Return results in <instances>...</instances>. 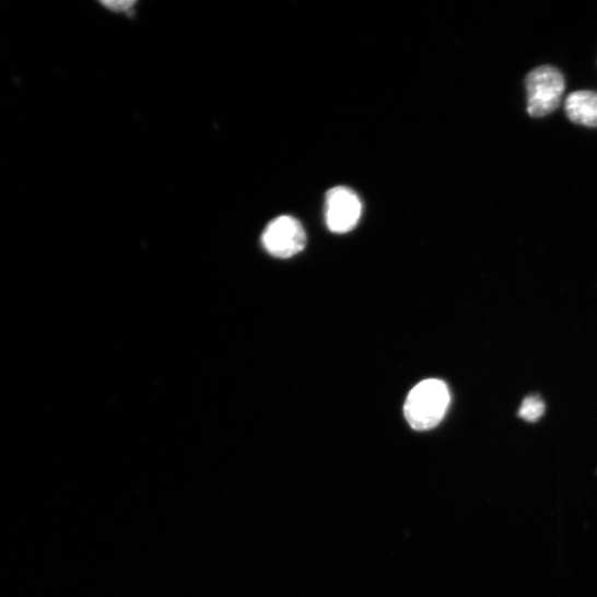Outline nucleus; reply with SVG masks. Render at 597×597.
I'll return each instance as SVG.
<instances>
[{
	"mask_svg": "<svg viewBox=\"0 0 597 597\" xmlns=\"http://www.w3.org/2000/svg\"><path fill=\"white\" fill-rule=\"evenodd\" d=\"M262 244L270 255L291 258L305 249L307 235L301 222L291 216H280L268 224Z\"/></svg>",
	"mask_w": 597,
	"mask_h": 597,
	"instance_id": "obj_3",
	"label": "nucleus"
},
{
	"mask_svg": "<svg viewBox=\"0 0 597 597\" xmlns=\"http://www.w3.org/2000/svg\"><path fill=\"white\" fill-rule=\"evenodd\" d=\"M526 89L528 114L534 118H542L559 108L565 89V80L559 69L542 66L527 75Z\"/></svg>",
	"mask_w": 597,
	"mask_h": 597,
	"instance_id": "obj_2",
	"label": "nucleus"
},
{
	"mask_svg": "<svg viewBox=\"0 0 597 597\" xmlns=\"http://www.w3.org/2000/svg\"><path fill=\"white\" fill-rule=\"evenodd\" d=\"M565 113L578 126L597 128V92L581 90L571 93L565 102Z\"/></svg>",
	"mask_w": 597,
	"mask_h": 597,
	"instance_id": "obj_5",
	"label": "nucleus"
},
{
	"mask_svg": "<svg viewBox=\"0 0 597 597\" xmlns=\"http://www.w3.org/2000/svg\"><path fill=\"white\" fill-rule=\"evenodd\" d=\"M546 407L539 397H527L519 410V417L527 422L534 423L542 418Z\"/></svg>",
	"mask_w": 597,
	"mask_h": 597,
	"instance_id": "obj_6",
	"label": "nucleus"
},
{
	"mask_svg": "<svg viewBox=\"0 0 597 597\" xmlns=\"http://www.w3.org/2000/svg\"><path fill=\"white\" fill-rule=\"evenodd\" d=\"M136 2H127V0H122V2H105L104 5L114 12H128L132 10V8L136 5Z\"/></svg>",
	"mask_w": 597,
	"mask_h": 597,
	"instance_id": "obj_7",
	"label": "nucleus"
},
{
	"mask_svg": "<svg viewBox=\"0 0 597 597\" xmlns=\"http://www.w3.org/2000/svg\"><path fill=\"white\" fill-rule=\"evenodd\" d=\"M326 220L336 234L351 232L362 215L360 197L350 188L338 186L327 192Z\"/></svg>",
	"mask_w": 597,
	"mask_h": 597,
	"instance_id": "obj_4",
	"label": "nucleus"
},
{
	"mask_svg": "<svg viewBox=\"0 0 597 597\" xmlns=\"http://www.w3.org/2000/svg\"><path fill=\"white\" fill-rule=\"evenodd\" d=\"M449 405L450 391L447 384L438 378H429L410 391L405 415L413 430L426 432L442 423Z\"/></svg>",
	"mask_w": 597,
	"mask_h": 597,
	"instance_id": "obj_1",
	"label": "nucleus"
}]
</instances>
